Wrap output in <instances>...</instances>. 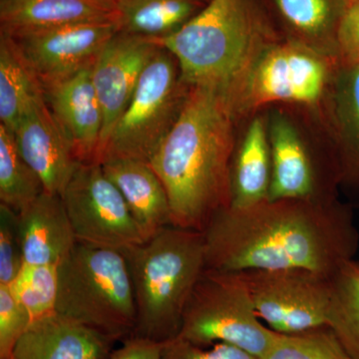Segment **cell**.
I'll use <instances>...</instances> for the list:
<instances>
[{
    "label": "cell",
    "instance_id": "ba28073f",
    "mask_svg": "<svg viewBox=\"0 0 359 359\" xmlns=\"http://www.w3.org/2000/svg\"><path fill=\"white\" fill-rule=\"evenodd\" d=\"M61 198L77 242L122 252L144 243L122 194L102 165L80 164Z\"/></svg>",
    "mask_w": 359,
    "mask_h": 359
},
{
    "label": "cell",
    "instance_id": "e575fe53",
    "mask_svg": "<svg viewBox=\"0 0 359 359\" xmlns=\"http://www.w3.org/2000/svg\"><path fill=\"white\" fill-rule=\"evenodd\" d=\"M205 2H209V1H210V0H205Z\"/></svg>",
    "mask_w": 359,
    "mask_h": 359
},
{
    "label": "cell",
    "instance_id": "9c48e42d",
    "mask_svg": "<svg viewBox=\"0 0 359 359\" xmlns=\"http://www.w3.org/2000/svg\"><path fill=\"white\" fill-rule=\"evenodd\" d=\"M259 318L278 334L327 325L332 299L330 276L304 269L238 273Z\"/></svg>",
    "mask_w": 359,
    "mask_h": 359
},
{
    "label": "cell",
    "instance_id": "83f0119b",
    "mask_svg": "<svg viewBox=\"0 0 359 359\" xmlns=\"http://www.w3.org/2000/svg\"><path fill=\"white\" fill-rule=\"evenodd\" d=\"M32 323V316L11 285H0V359H11L14 347Z\"/></svg>",
    "mask_w": 359,
    "mask_h": 359
},
{
    "label": "cell",
    "instance_id": "1f68e13d",
    "mask_svg": "<svg viewBox=\"0 0 359 359\" xmlns=\"http://www.w3.org/2000/svg\"><path fill=\"white\" fill-rule=\"evenodd\" d=\"M347 76L346 109L351 131V158L349 171L359 181V65L351 66Z\"/></svg>",
    "mask_w": 359,
    "mask_h": 359
},
{
    "label": "cell",
    "instance_id": "9a60e30c",
    "mask_svg": "<svg viewBox=\"0 0 359 359\" xmlns=\"http://www.w3.org/2000/svg\"><path fill=\"white\" fill-rule=\"evenodd\" d=\"M114 340L54 313L33 320L11 359H108Z\"/></svg>",
    "mask_w": 359,
    "mask_h": 359
},
{
    "label": "cell",
    "instance_id": "603a6c76",
    "mask_svg": "<svg viewBox=\"0 0 359 359\" xmlns=\"http://www.w3.org/2000/svg\"><path fill=\"white\" fill-rule=\"evenodd\" d=\"M327 325L351 359H359V264L346 262L330 276Z\"/></svg>",
    "mask_w": 359,
    "mask_h": 359
},
{
    "label": "cell",
    "instance_id": "f1b7e54d",
    "mask_svg": "<svg viewBox=\"0 0 359 359\" xmlns=\"http://www.w3.org/2000/svg\"><path fill=\"white\" fill-rule=\"evenodd\" d=\"M23 264L18 212L0 203V285H13Z\"/></svg>",
    "mask_w": 359,
    "mask_h": 359
},
{
    "label": "cell",
    "instance_id": "30bf717a",
    "mask_svg": "<svg viewBox=\"0 0 359 359\" xmlns=\"http://www.w3.org/2000/svg\"><path fill=\"white\" fill-rule=\"evenodd\" d=\"M119 23H77L9 35L16 48L42 85L51 86L93 65Z\"/></svg>",
    "mask_w": 359,
    "mask_h": 359
},
{
    "label": "cell",
    "instance_id": "7402d4cb",
    "mask_svg": "<svg viewBox=\"0 0 359 359\" xmlns=\"http://www.w3.org/2000/svg\"><path fill=\"white\" fill-rule=\"evenodd\" d=\"M207 4L205 0H120V32L164 39L178 32Z\"/></svg>",
    "mask_w": 359,
    "mask_h": 359
},
{
    "label": "cell",
    "instance_id": "6da1fadb",
    "mask_svg": "<svg viewBox=\"0 0 359 359\" xmlns=\"http://www.w3.org/2000/svg\"><path fill=\"white\" fill-rule=\"evenodd\" d=\"M203 233L205 269L222 273L304 269L332 276L358 247L348 212L311 198L230 205Z\"/></svg>",
    "mask_w": 359,
    "mask_h": 359
},
{
    "label": "cell",
    "instance_id": "8fae6325",
    "mask_svg": "<svg viewBox=\"0 0 359 359\" xmlns=\"http://www.w3.org/2000/svg\"><path fill=\"white\" fill-rule=\"evenodd\" d=\"M159 48L160 45L152 39L119 32L94 61L92 82L103 114L99 164L111 132L131 101L144 70Z\"/></svg>",
    "mask_w": 359,
    "mask_h": 359
},
{
    "label": "cell",
    "instance_id": "4fadbf2b",
    "mask_svg": "<svg viewBox=\"0 0 359 359\" xmlns=\"http://www.w3.org/2000/svg\"><path fill=\"white\" fill-rule=\"evenodd\" d=\"M92 65L43 89L47 107L81 164L98 163L102 139L103 114L92 82Z\"/></svg>",
    "mask_w": 359,
    "mask_h": 359
},
{
    "label": "cell",
    "instance_id": "277c9868",
    "mask_svg": "<svg viewBox=\"0 0 359 359\" xmlns=\"http://www.w3.org/2000/svg\"><path fill=\"white\" fill-rule=\"evenodd\" d=\"M124 254L136 301L135 337L161 344L178 337L187 304L205 269L204 233L169 226Z\"/></svg>",
    "mask_w": 359,
    "mask_h": 359
},
{
    "label": "cell",
    "instance_id": "d4e9b609",
    "mask_svg": "<svg viewBox=\"0 0 359 359\" xmlns=\"http://www.w3.org/2000/svg\"><path fill=\"white\" fill-rule=\"evenodd\" d=\"M259 359H351L327 325L294 334H276Z\"/></svg>",
    "mask_w": 359,
    "mask_h": 359
},
{
    "label": "cell",
    "instance_id": "4dcf8cb0",
    "mask_svg": "<svg viewBox=\"0 0 359 359\" xmlns=\"http://www.w3.org/2000/svg\"><path fill=\"white\" fill-rule=\"evenodd\" d=\"M337 41L346 67L359 65V4H344L337 23Z\"/></svg>",
    "mask_w": 359,
    "mask_h": 359
},
{
    "label": "cell",
    "instance_id": "44dd1931",
    "mask_svg": "<svg viewBox=\"0 0 359 359\" xmlns=\"http://www.w3.org/2000/svg\"><path fill=\"white\" fill-rule=\"evenodd\" d=\"M44 91L21 57L13 40L0 32V121L11 132L37 104Z\"/></svg>",
    "mask_w": 359,
    "mask_h": 359
},
{
    "label": "cell",
    "instance_id": "e0dca14e",
    "mask_svg": "<svg viewBox=\"0 0 359 359\" xmlns=\"http://www.w3.org/2000/svg\"><path fill=\"white\" fill-rule=\"evenodd\" d=\"M101 165L122 194L144 242L173 226L166 189L148 161L117 159Z\"/></svg>",
    "mask_w": 359,
    "mask_h": 359
},
{
    "label": "cell",
    "instance_id": "ac0fdd59",
    "mask_svg": "<svg viewBox=\"0 0 359 359\" xmlns=\"http://www.w3.org/2000/svg\"><path fill=\"white\" fill-rule=\"evenodd\" d=\"M104 21L119 22L116 0H0V26L7 35Z\"/></svg>",
    "mask_w": 359,
    "mask_h": 359
},
{
    "label": "cell",
    "instance_id": "3957f363",
    "mask_svg": "<svg viewBox=\"0 0 359 359\" xmlns=\"http://www.w3.org/2000/svg\"><path fill=\"white\" fill-rule=\"evenodd\" d=\"M176 58L189 87H210L237 101L261 53L259 23L248 0H210L185 25L153 40Z\"/></svg>",
    "mask_w": 359,
    "mask_h": 359
},
{
    "label": "cell",
    "instance_id": "2e32d148",
    "mask_svg": "<svg viewBox=\"0 0 359 359\" xmlns=\"http://www.w3.org/2000/svg\"><path fill=\"white\" fill-rule=\"evenodd\" d=\"M18 216L25 264L59 266L77 244L61 196L43 192Z\"/></svg>",
    "mask_w": 359,
    "mask_h": 359
},
{
    "label": "cell",
    "instance_id": "d6a6232c",
    "mask_svg": "<svg viewBox=\"0 0 359 359\" xmlns=\"http://www.w3.org/2000/svg\"><path fill=\"white\" fill-rule=\"evenodd\" d=\"M163 344L140 337L124 340L108 359H162Z\"/></svg>",
    "mask_w": 359,
    "mask_h": 359
},
{
    "label": "cell",
    "instance_id": "484cf974",
    "mask_svg": "<svg viewBox=\"0 0 359 359\" xmlns=\"http://www.w3.org/2000/svg\"><path fill=\"white\" fill-rule=\"evenodd\" d=\"M11 287L32 321L54 313L58 294V266L23 264Z\"/></svg>",
    "mask_w": 359,
    "mask_h": 359
},
{
    "label": "cell",
    "instance_id": "5b68a950",
    "mask_svg": "<svg viewBox=\"0 0 359 359\" xmlns=\"http://www.w3.org/2000/svg\"><path fill=\"white\" fill-rule=\"evenodd\" d=\"M55 313L114 341L133 337L136 301L124 252L77 242L58 266Z\"/></svg>",
    "mask_w": 359,
    "mask_h": 359
},
{
    "label": "cell",
    "instance_id": "cb8c5ba5",
    "mask_svg": "<svg viewBox=\"0 0 359 359\" xmlns=\"http://www.w3.org/2000/svg\"><path fill=\"white\" fill-rule=\"evenodd\" d=\"M43 192L41 180L23 159L13 132L0 124V203L18 212Z\"/></svg>",
    "mask_w": 359,
    "mask_h": 359
},
{
    "label": "cell",
    "instance_id": "f546056e",
    "mask_svg": "<svg viewBox=\"0 0 359 359\" xmlns=\"http://www.w3.org/2000/svg\"><path fill=\"white\" fill-rule=\"evenodd\" d=\"M162 359H259L228 344L201 346L177 337L163 344Z\"/></svg>",
    "mask_w": 359,
    "mask_h": 359
},
{
    "label": "cell",
    "instance_id": "836d02e7",
    "mask_svg": "<svg viewBox=\"0 0 359 359\" xmlns=\"http://www.w3.org/2000/svg\"><path fill=\"white\" fill-rule=\"evenodd\" d=\"M344 4H359V0H342Z\"/></svg>",
    "mask_w": 359,
    "mask_h": 359
},
{
    "label": "cell",
    "instance_id": "52a82bcc",
    "mask_svg": "<svg viewBox=\"0 0 359 359\" xmlns=\"http://www.w3.org/2000/svg\"><path fill=\"white\" fill-rule=\"evenodd\" d=\"M190 88L176 58L160 46L111 132L100 164L117 159L149 162L178 120Z\"/></svg>",
    "mask_w": 359,
    "mask_h": 359
},
{
    "label": "cell",
    "instance_id": "d6986e66",
    "mask_svg": "<svg viewBox=\"0 0 359 359\" xmlns=\"http://www.w3.org/2000/svg\"><path fill=\"white\" fill-rule=\"evenodd\" d=\"M271 177L269 200L309 199L313 174L308 153L297 131L280 119L271 132Z\"/></svg>",
    "mask_w": 359,
    "mask_h": 359
},
{
    "label": "cell",
    "instance_id": "5bb4252c",
    "mask_svg": "<svg viewBox=\"0 0 359 359\" xmlns=\"http://www.w3.org/2000/svg\"><path fill=\"white\" fill-rule=\"evenodd\" d=\"M23 159L39 175L46 193L62 195L78 162L45 100L37 104L13 132Z\"/></svg>",
    "mask_w": 359,
    "mask_h": 359
},
{
    "label": "cell",
    "instance_id": "ffe728a7",
    "mask_svg": "<svg viewBox=\"0 0 359 359\" xmlns=\"http://www.w3.org/2000/svg\"><path fill=\"white\" fill-rule=\"evenodd\" d=\"M271 146L262 119L250 124L231 164V207L244 208L269 200Z\"/></svg>",
    "mask_w": 359,
    "mask_h": 359
},
{
    "label": "cell",
    "instance_id": "8992f818",
    "mask_svg": "<svg viewBox=\"0 0 359 359\" xmlns=\"http://www.w3.org/2000/svg\"><path fill=\"white\" fill-rule=\"evenodd\" d=\"M276 334L257 316L240 273L205 269L184 311L178 337L201 346L231 344L259 359Z\"/></svg>",
    "mask_w": 359,
    "mask_h": 359
},
{
    "label": "cell",
    "instance_id": "d590c367",
    "mask_svg": "<svg viewBox=\"0 0 359 359\" xmlns=\"http://www.w3.org/2000/svg\"><path fill=\"white\" fill-rule=\"evenodd\" d=\"M116 1H120V0H116Z\"/></svg>",
    "mask_w": 359,
    "mask_h": 359
},
{
    "label": "cell",
    "instance_id": "7c38bea8",
    "mask_svg": "<svg viewBox=\"0 0 359 359\" xmlns=\"http://www.w3.org/2000/svg\"><path fill=\"white\" fill-rule=\"evenodd\" d=\"M327 75L323 61L308 49L294 44L273 47L257 59L248 78L250 104L314 103Z\"/></svg>",
    "mask_w": 359,
    "mask_h": 359
},
{
    "label": "cell",
    "instance_id": "7a4b0ae2",
    "mask_svg": "<svg viewBox=\"0 0 359 359\" xmlns=\"http://www.w3.org/2000/svg\"><path fill=\"white\" fill-rule=\"evenodd\" d=\"M235 107L222 90L191 87L178 120L152 157L172 224L203 231L231 203Z\"/></svg>",
    "mask_w": 359,
    "mask_h": 359
},
{
    "label": "cell",
    "instance_id": "4316f807",
    "mask_svg": "<svg viewBox=\"0 0 359 359\" xmlns=\"http://www.w3.org/2000/svg\"><path fill=\"white\" fill-rule=\"evenodd\" d=\"M278 11L292 27L309 35L327 29L332 20L330 0H275Z\"/></svg>",
    "mask_w": 359,
    "mask_h": 359
}]
</instances>
